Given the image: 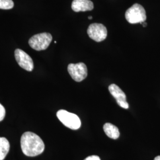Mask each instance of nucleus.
Masks as SVG:
<instances>
[{
	"label": "nucleus",
	"mask_w": 160,
	"mask_h": 160,
	"mask_svg": "<svg viewBox=\"0 0 160 160\" xmlns=\"http://www.w3.org/2000/svg\"><path fill=\"white\" fill-rule=\"evenodd\" d=\"M125 18L130 24L143 23L147 19L146 12L141 5L135 4L126 10Z\"/></svg>",
	"instance_id": "nucleus-2"
},
{
	"label": "nucleus",
	"mask_w": 160,
	"mask_h": 160,
	"mask_svg": "<svg viewBox=\"0 0 160 160\" xmlns=\"http://www.w3.org/2000/svg\"><path fill=\"white\" fill-rule=\"evenodd\" d=\"M109 92L116 98L118 104L123 109H129V104L126 102L125 93L119 86L112 84L109 86Z\"/></svg>",
	"instance_id": "nucleus-8"
},
{
	"label": "nucleus",
	"mask_w": 160,
	"mask_h": 160,
	"mask_svg": "<svg viewBox=\"0 0 160 160\" xmlns=\"http://www.w3.org/2000/svg\"><path fill=\"white\" fill-rule=\"evenodd\" d=\"M20 143L23 154L28 157L38 156L45 149V144L42 139L38 135L31 132L23 133Z\"/></svg>",
	"instance_id": "nucleus-1"
},
{
	"label": "nucleus",
	"mask_w": 160,
	"mask_h": 160,
	"mask_svg": "<svg viewBox=\"0 0 160 160\" xmlns=\"http://www.w3.org/2000/svg\"><path fill=\"white\" fill-rule=\"evenodd\" d=\"M141 24H142L143 26V27L145 28L147 26V23H145V22H143V23H140Z\"/></svg>",
	"instance_id": "nucleus-15"
},
{
	"label": "nucleus",
	"mask_w": 160,
	"mask_h": 160,
	"mask_svg": "<svg viewBox=\"0 0 160 160\" xmlns=\"http://www.w3.org/2000/svg\"><path fill=\"white\" fill-rule=\"evenodd\" d=\"M58 118L63 125L72 130H77L81 125L79 117L77 114L65 110H59L57 113Z\"/></svg>",
	"instance_id": "nucleus-3"
},
{
	"label": "nucleus",
	"mask_w": 160,
	"mask_h": 160,
	"mask_svg": "<svg viewBox=\"0 0 160 160\" xmlns=\"http://www.w3.org/2000/svg\"><path fill=\"white\" fill-rule=\"evenodd\" d=\"M71 8L75 12L92 11L94 8V4L90 0H74Z\"/></svg>",
	"instance_id": "nucleus-9"
},
{
	"label": "nucleus",
	"mask_w": 160,
	"mask_h": 160,
	"mask_svg": "<svg viewBox=\"0 0 160 160\" xmlns=\"http://www.w3.org/2000/svg\"><path fill=\"white\" fill-rule=\"evenodd\" d=\"M154 160H160V155L154 158Z\"/></svg>",
	"instance_id": "nucleus-16"
},
{
	"label": "nucleus",
	"mask_w": 160,
	"mask_h": 160,
	"mask_svg": "<svg viewBox=\"0 0 160 160\" xmlns=\"http://www.w3.org/2000/svg\"><path fill=\"white\" fill-rule=\"evenodd\" d=\"M14 55L16 60L20 67L29 72L33 71L34 68L33 61L28 53L20 49H17Z\"/></svg>",
	"instance_id": "nucleus-7"
},
{
	"label": "nucleus",
	"mask_w": 160,
	"mask_h": 160,
	"mask_svg": "<svg viewBox=\"0 0 160 160\" xmlns=\"http://www.w3.org/2000/svg\"><path fill=\"white\" fill-rule=\"evenodd\" d=\"M84 160H101L100 157L97 155H91L86 158Z\"/></svg>",
	"instance_id": "nucleus-14"
},
{
	"label": "nucleus",
	"mask_w": 160,
	"mask_h": 160,
	"mask_svg": "<svg viewBox=\"0 0 160 160\" xmlns=\"http://www.w3.org/2000/svg\"><path fill=\"white\" fill-rule=\"evenodd\" d=\"M88 18L89 20H92V16H88Z\"/></svg>",
	"instance_id": "nucleus-17"
},
{
	"label": "nucleus",
	"mask_w": 160,
	"mask_h": 160,
	"mask_svg": "<svg viewBox=\"0 0 160 160\" xmlns=\"http://www.w3.org/2000/svg\"><path fill=\"white\" fill-rule=\"evenodd\" d=\"M52 40V36L49 33H42L33 36L29 40V45L36 51L46 49Z\"/></svg>",
	"instance_id": "nucleus-4"
},
{
	"label": "nucleus",
	"mask_w": 160,
	"mask_h": 160,
	"mask_svg": "<svg viewBox=\"0 0 160 160\" xmlns=\"http://www.w3.org/2000/svg\"><path fill=\"white\" fill-rule=\"evenodd\" d=\"M87 34L90 39L97 42H100L106 39L108 30L101 23H92L87 29Z\"/></svg>",
	"instance_id": "nucleus-5"
},
{
	"label": "nucleus",
	"mask_w": 160,
	"mask_h": 160,
	"mask_svg": "<svg viewBox=\"0 0 160 160\" xmlns=\"http://www.w3.org/2000/svg\"><path fill=\"white\" fill-rule=\"evenodd\" d=\"M14 7L12 0H0V9L10 10Z\"/></svg>",
	"instance_id": "nucleus-12"
},
{
	"label": "nucleus",
	"mask_w": 160,
	"mask_h": 160,
	"mask_svg": "<svg viewBox=\"0 0 160 160\" xmlns=\"http://www.w3.org/2000/svg\"><path fill=\"white\" fill-rule=\"evenodd\" d=\"M6 116V110L4 107L0 104V122L4 119Z\"/></svg>",
	"instance_id": "nucleus-13"
},
{
	"label": "nucleus",
	"mask_w": 160,
	"mask_h": 160,
	"mask_svg": "<svg viewBox=\"0 0 160 160\" xmlns=\"http://www.w3.org/2000/svg\"><path fill=\"white\" fill-rule=\"evenodd\" d=\"M10 143L6 138L0 137V160H4L10 151Z\"/></svg>",
	"instance_id": "nucleus-11"
},
{
	"label": "nucleus",
	"mask_w": 160,
	"mask_h": 160,
	"mask_svg": "<svg viewBox=\"0 0 160 160\" xmlns=\"http://www.w3.org/2000/svg\"><path fill=\"white\" fill-rule=\"evenodd\" d=\"M103 130L106 135L110 138L117 139L120 137V132L118 127L110 123H105L103 126Z\"/></svg>",
	"instance_id": "nucleus-10"
},
{
	"label": "nucleus",
	"mask_w": 160,
	"mask_h": 160,
	"mask_svg": "<svg viewBox=\"0 0 160 160\" xmlns=\"http://www.w3.org/2000/svg\"><path fill=\"white\" fill-rule=\"evenodd\" d=\"M68 71L72 78L77 82L82 81L87 77V68L83 62L69 64Z\"/></svg>",
	"instance_id": "nucleus-6"
}]
</instances>
